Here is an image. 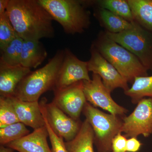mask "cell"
<instances>
[{
  "label": "cell",
  "instance_id": "cell-23",
  "mask_svg": "<svg viewBox=\"0 0 152 152\" xmlns=\"http://www.w3.org/2000/svg\"><path fill=\"white\" fill-rule=\"evenodd\" d=\"M30 132L26 125L20 122L0 128L1 145L5 146L27 135Z\"/></svg>",
  "mask_w": 152,
  "mask_h": 152
},
{
  "label": "cell",
  "instance_id": "cell-18",
  "mask_svg": "<svg viewBox=\"0 0 152 152\" xmlns=\"http://www.w3.org/2000/svg\"><path fill=\"white\" fill-rule=\"evenodd\" d=\"M135 21L152 33V0H128Z\"/></svg>",
  "mask_w": 152,
  "mask_h": 152
},
{
  "label": "cell",
  "instance_id": "cell-10",
  "mask_svg": "<svg viewBox=\"0 0 152 152\" xmlns=\"http://www.w3.org/2000/svg\"><path fill=\"white\" fill-rule=\"evenodd\" d=\"M64 61L60 69L54 91L60 90L82 81H90L88 61L78 58L69 49H65Z\"/></svg>",
  "mask_w": 152,
  "mask_h": 152
},
{
  "label": "cell",
  "instance_id": "cell-19",
  "mask_svg": "<svg viewBox=\"0 0 152 152\" xmlns=\"http://www.w3.org/2000/svg\"><path fill=\"white\" fill-rule=\"evenodd\" d=\"M98 16L108 31L117 34L131 29L134 26L136 22L131 23L106 9L99 8Z\"/></svg>",
  "mask_w": 152,
  "mask_h": 152
},
{
  "label": "cell",
  "instance_id": "cell-9",
  "mask_svg": "<svg viewBox=\"0 0 152 152\" xmlns=\"http://www.w3.org/2000/svg\"><path fill=\"white\" fill-rule=\"evenodd\" d=\"M83 90L87 102L95 107L101 108L110 114L124 116L127 109L118 104L113 99L110 92L104 86L99 76L93 74L90 81H83Z\"/></svg>",
  "mask_w": 152,
  "mask_h": 152
},
{
  "label": "cell",
  "instance_id": "cell-24",
  "mask_svg": "<svg viewBox=\"0 0 152 152\" xmlns=\"http://www.w3.org/2000/svg\"><path fill=\"white\" fill-rule=\"evenodd\" d=\"M19 122L10 97L1 96L0 128Z\"/></svg>",
  "mask_w": 152,
  "mask_h": 152
},
{
  "label": "cell",
  "instance_id": "cell-22",
  "mask_svg": "<svg viewBox=\"0 0 152 152\" xmlns=\"http://www.w3.org/2000/svg\"><path fill=\"white\" fill-rule=\"evenodd\" d=\"M95 3L99 7L110 11L128 21L131 23L135 21L127 1L101 0L96 1Z\"/></svg>",
  "mask_w": 152,
  "mask_h": 152
},
{
  "label": "cell",
  "instance_id": "cell-26",
  "mask_svg": "<svg viewBox=\"0 0 152 152\" xmlns=\"http://www.w3.org/2000/svg\"><path fill=\"white\" fill-rule=\"evenodd\" d=\"M43 116L44 120H45V126L49 134V137L50 140L51 145L52 146V151L53 152H68L66 149L65 142L64 139L60 137L57 136L53 130L50 125H49L48 121L46 118L44 114L42 113Z\"/></svg>",
  "mask_w": 152,
  "mask_h": 152
},
{
  "label": "cell",
  "instance_id": "cell-13",
  "mask_svg": "<svg viewBox=\"0 0 152 152\" xmlns=\"http://www.w3.org/2000/svg\"><path fill=\"white\" fill-rule=\"evenodd\" d=\"M10 97L19 121L34 130L45 126L39 102H26L14 96Z\"/></svg>",
  "mask_w": 152,
  "mask_h": 152
},
{
  "label": "cell",
  "instance_id": "cell-6",
  "mask_svg": "<svg viewBox=\"0 0 152 152\" xmlns=\"http://www.w3.org/2000/svg\"><path fill=\"white\" fill-rule=\"evenodd\" d=\"M105 34L137 57L148 70L152 71V33L136 22L131 29L117 34L106 31Z\"/></svg>",
  "mask_w": 152,
  "mask_h": 152
},
{
  "label": "cell",
  "instance_id": "cell-3",
  "mask_svg": "<svg viewBox=\"0 0 152 152\" xmlns=\"http://www.w3.org/2000/svg\"><path fill=\"white\" fill-rule=\"evenodd\" d=\"M92 46L128 82H134L136 77L148 76V70L137 57L110 39L105 33H101Z\"/></svg>",
  "mask_w": 152,
  "mask_h": 152
},
{
  "label": "cell",
  "instance_id": "cell-1",
  "mask_svg": "<svg viewBox=\"0 0 152 152\" xmlns=\"http://www.w3.org/2000/svg\"><path fill=\"white\" fill-rule=\"evenodd\" d=\"M7 13L17 35L24 40L54 36L53 20L38 0H9Z\"/></svg>",
  "mask_w": 152,
  "mask_h": 152
},
{
  "label": "cell",
  "instance_id": "cell-2",
  "mask_svg": "<svg viewBox=\"0 0 152 152\" xmlns=\"http://www.w3.org/2000/svg\"><path fill=\"white\" fill-rule=\"evenodd\" d=\"M65 56L64 50H58L43 67L31 72L22 80L14 96L26 102H39L43 94L54 88Z\"/></svg>",
  "mask_w": 152,
  "mask_h": 152
},
{
  "label": "cell",
  "instance_id": "cell-11",
  "mask_svg": "<svg viewBox=\"0 0 152 152\" xmlns=\"http://www.w3.org/2000/svg\"><path fill=\"white\" fill-rule=\"evenodd\" d=\"M91 53V58L88 61L89 71L101 77L104 86L110 92L117 88H121L124 91L129 88L128 82L93 46Z\"/></svg>",
  "mask_w": 152,
  "mask_h": 152
},
{
  "label": "cell",
  "instance_id": "cell-16",
  "mask_svg": "<svg viewBox=\"0 0 152 152\" xmlns=\"http://www.w3.org/2000/svg\"><path fill=\"white\" fill-rule=\"evenodd\" d=\"M48 56V53L39 40H24L20 65L31 69L40 65Z\"/></svg>",
  "mask_w": 152,
  "mask_h": 152
},
{
  "label": "cell",
  "instance_id": "cell-7",
  "mask_svg": "<svg viewBox=\"0 0 152 152\" xmlns=\"http://www.w3.org/2000/svg\"><path fill=\"white\" fill-rule=\"evenodd\" d=\"M129 116L123 118L121 133L126 137H147L152 134V99L144 98Z\"/></svg>",
  "mask_w": 152,
  "mask_h": 152
},
{
  "label": "cell",
  "instance_id": "cell-14",
  "mask_svg": "<svg viewBox=\"0 0 152 152\" xmlns=\"http://www.w3.org/2000/svg\"><path fill=\"white\" fill-rule=\"evenodd\" d=\"M48 132L45 125L34 130L22 138L7 144L5 146L19 152H53L49 146Z\"/></svg>",
  "mask_w": 152,
  "mask_h": 152
},
{
  "label": "cell",
  "instance_id": "cell-28",
  "mask_svg": "<svg viewBox=\"0 0 152 152\" xmlns=\"http://www.w3.org/2000/svg\"><path fill=\"white\" fill-rule=\"evenodd\" d=\"M142 144L137 138H130L127 140L126 144L127 152H138L140 149Z\"/></svg>",
  "mask_w": 152,
  "mask_h": 152
},
{
  "label": "cell",
  "instance_id": "cell-4",
  "mask_svg": "<svg viewBox=\"0 0 152 152\" xmlns=\"http://www.w3.org/2000/svg\"><path fill=\"white\" fill-rule=\"evenodd\" d=\"M66 34L83 32L89 26V14L83 2L76 0H38Z\"/></svg>",
  "mask_w": 152,
  "mask_h": 152
},
{
  "label": "cell",
  "instance_id": "cell-30",
  "mask_svg": "<svg viewBox=\"0 0 152 152\" xmlns=\"http://www.w3.org/2000/svg\"><path fill=\"white\" fill-rule=\"evenodd\" d=\"M14 150L4 145L0 146V152H13Z\"/></svg>",
  "mask_w": 152,
  "mask_h": 152
},
{
  "label": "cell",
  "instance_id": "cell-8",
  "mask_svg": "<svg viewBox=\"0 0 152 152\" xmlns=\"http://www.w3.org/2000/svg\"><path fill=\"white\" fill-rule=\"evenodd\" d=\"M41 110L50 127L57 136L65 142L69 141L77 134L82 123L68 116L53 102L48 103L46 99L39 102Z\"/></svg>",
  "mask_w": 152,
  "mask_h": 152
},
{
  "label": "cell",
  "instance_id": "cell-29",
  "mask_svg": "<svg viewBox=\"0 0 152 152\" xmlns=\"http://www.w3.org/2000/svg\"><path fill=\"white\" fill-rule=\"evenodd\" d=\"M8 3L9 0H0V15L5 13Z\"/></svg>",
  "mask_w": 152,
  "mask_h": 152
},
{
  "label": "cell",
  "instance_id": "cell-20",
  "mask_svg": "<svg viewBox=\"0 0 152 152\" xmlns=\"http://www.w3.org/2000/svg\"><path fill=\"white\" fill-rule=\"evenodd\" d=\"M124 93L133 104L138 103L145 97L152 99V75L136 77L132 87Z\"/></svg>",
  "mask_w": 152,
  "mask_h": 152
},
{
  "label": "cell",
  "instance_id": "cell-17",
  "mask_svg": "<svg viewBox=\"0 0 152 152\" xmlns=\"http://www.w3.org/2000/svg\"><path fill=\"white\" fill-rule=\"evenodd\" d=\"M94 134L91 126L86 119L81 126L75 137L65 142L68 152H95L94 145Z\"/></svg>",
  "mask_w": 152,
  "mask_h": 152
},
{
  "label": "cell",
  "instance_id": "cell-21",
  "mask_svg": "<svg viewBox=\"0 0 152 152\" xmlns=\"http://www.w3.org/2000/svg\"><path fill=\"white\" fill-rule=\"evenodd\" d=\"M24 40L17 36L1 50L0 65L10 66L21 65V56Z\"/></svg>",
  "mask_w": 152,
  "mask_h": 152
},
{
  "label": "cell",
  "instance_id": "cell-12",
  "mask_svg": "<svg viewBox=\"0 0 152 152\" xmlns=\"http://www.w3.org/2000/svg\"><path fill=\"white\" fill-rule=\"evenodd\" d=\"M54 94L52 102L68 116L79 121L87 102L83 90V81L62 89L55 91Z\"/></svg>",
  "mask_w": 152,
  "mask_h": 152
},
{
  "label": "cell",
  "instance_id": "cell-27",
  "mask_svg": "<svg viewBox=\"0 0 152 152\" xmlns=\"http://www.w3.org/2000/svg\"><path fill=\"white\" fill-rule=\"evenodd\" d=\"M127 141L126 137L121 133L118 134L112 142V152H127Z\"/></svg>",
  "mask_w": 152,
  "mask_h": 152
},
{
  "label": "cell",
  "instance_id": "cell-15",
  "mask_svg": "<svg viewBox=\"0 0 152 152\" xmlns=\"http://www.w3.org/2000/svg\"><path fill=\"white\" fill-rule=\"evenodd\" d=\"M31 72V69L21 65L10 66L0 65L1 96H14L18 85Z\"/></svg>",
  "mask_w": 152,
  "mask_h": 152
},
{
  "label": "cell",
  "instance_id": "cell-25",
  "mask_svg": "<svg viewBox=\"0 0 152 152\" xmlns=\"http://www.w3.org/2000/svg\"><path fill=\"white\" fill-rule=\"evenodd\" d=\"M17 35L7 13L0 15V50H1Z\"/></svg>",
  "mask_w": 152,
  "mask_h": 152
},
{
  "label": "cell",
  "instance_id": "cell-5",
  "mask_svg": "<svg viewBox=\"0 0 152 152\" xmlns=\"http://www.w3.org/2000/svg\"><path fill=\"white\" fill-rule=\"evenodd\" d=\"M83 113L94 131V142L98 152H112V142L121 133L123 118L104 113L87 102Z\"/></svg>",
  "mask_w": 152,
  "mask_h": 152
}]
</instances>
